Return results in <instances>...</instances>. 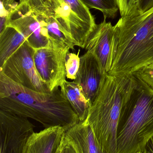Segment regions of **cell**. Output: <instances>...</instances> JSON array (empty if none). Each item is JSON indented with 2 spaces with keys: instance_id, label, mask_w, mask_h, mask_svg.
<instances>
[{
  "instance_id": "1",
  "label": "cell",
  "mask_w": 153,
  "mask_h": 153,
  "mask_svg": "<svg viewBox=\"0 0 153 153\" xmlns=\"http://www.w3.org/2000/svg\"><path fill=\"white\" fill-rule=\"evenodd\" d=\"M0 109L32 119L45 128L60 126L66 131L80 122L61 90L36 91L15 82L1 72Z\"/></svg>"
},
{
  "instance_id": "2",
  "label": "cell",
  "mask_w": 153,
  "mask_h": 153,
  "mask_svg": "<svg viewBox=\"0 0 153 153\" xmlns=\"http://www.w3.org/2000/svg\"><path fill=\"white\" fill-rule=\"evenodd\" d=\"M114 29L116 53L108 74H133L153 63V7L134 17H121Z\"/></svg>"
},
{
  "instance_id": "3",
  "label": "cell",
  "mask_w": 153,
  "mask_h": 153,
  "mask_svg": "<svg viewBox=\"0 0 153 153\" xmlns=\"http://www.w3.org/2000/svg\"><path fill=\"white\" fill-rule=\"evenodd\" d=\"M133 82V74H108L85 120L105 153H117L119 121Z\"/></svg>"
},
{
  "instance_id": "4",
  "label": "cell",
  "mask_w": 153,
  "mask_h": 153,
  "mask_svg": "<svg viewBox=\"0 0 153 153\" xmlns=\"http://www.w3.org/2000/svg\"><path fill=\"white\" fill-rule=\"evenodd\" d=\"M117 131V153L142 152L153 136V90L134 75Z\"/></svg>"
},
{
  "instance_id": "5",
  "label": "cell",
  "mask_w": 153,
  "mask_h": 153,
  "mask_svg": "<svg viewBox=\"0 0 153 153\" xmlns=\"http://www.w3.org/2000/svg\"><path fill=\"white\" fill-rule=\"evenodd\" d=\"M70 49L64 43L53 39H50L47 46L35 49L36 69L50 92L59 89L66 80V62Z\"/></svg>"
},
{
  "instance_id": "6",
  "label": "cell",
  "mask_w": 153,
  "mask_h": 153,
  "mask_svg": "<svg viewBox=\"0 0 153 153\" xmlns=\"http://www.w3.org/2000/svg\"><path fill=\"white\" fill-rule=\"evenodd\" d=\"M35 52V49L25 41L0 67V72L26 88L40 92H49L36 69Z\"/></svg>"
},
{
  "instance_id": "7",
  "label": "cell",
  "mask_w": 153,
  "mask_h": 153,
  "mask_svg": "<svg viewBox=\"0 0 153 153\" xmlns=\"http://www.w3.org/2000/svg\"><path fill=\"white\" fill-rule=\"evenodd\" d=\"M34 127L27 118L0 109L1 153H24Z\"/></svg>"
},
{
  "instance_id": "8",
  "label": "cell",
  "mask_w": 153,
  "mask_h": 153,
  "mask_svg": "<svg viewBox=\"0 0 153 153\" xmlns=\"http://www.w3.org/2000/svg\"><path fill=\"white\" fill-rule=\"evenodd\" d=\"M84 49L94 56L102 70L108 74L113 65L116 53V43L114 26L110 22H103L97 24L86 40Z\"/></svg>"
},
{
  "instance_id": "9",
  "label": "cell",
  "mask_w": 153,
  "mask_h": 153,
  "mask_svg": "<svg viewBox=\"0 0 153 153\" xmlns=\"http://www.w3.org/2000/svg\"><path fill=\"white\" fill-rule=\"evenodd\" d=\"M66 37L75 45L85 48L88 36L95 27L81 19L64 0H46Z\"/></svg>"
},
{
  "instance_id": "10",
  "label": "cell",
  "mask_w": 153,
  "mask_h": 153,
  "mask_svg": "<svg viewBox=\"0 0 153 153\" xmlns=\"http://www.w3.org/2000/svg\"><path fill=\"white\" fill-rule=\"evenodd\" d=\"M80 59V68L73 81L81 87L92 105L100 92L108 74L103 72L98 60L91 53L86 52Z\"/></svg>"
},
{
  "instance_id": "11",
  "label": "cell",
  "mask_w": 153,
  "mask_h": 153,
  "mask_svg": "<svg viewBox=\"0 0 153 153\" xmlns=\"http://www.w3.org/2000/svg\"><path fill=\"white\" fill-rule=\"evenodd\" d=\"M66 131L56 126L34 132L27 141L24 153H57L63 145Z\"/></svg>"
},
{
  "instance_id": "12",
  "label": "cell",
  "mask_w": 153,
  "mask_h": 153,
  "mask_svg": "<svg viewBox=\"0 0 153 153\" xmlns=\"http://www.w3.org/2000/svg\"><path fill=\"white\" fill-rule=\"evenodd\" d=\"M65 141L73 147L76 153H105L85 120L80 121L66 130Z\"/></svg>"
},
{
  "instance_id": "13",
  "label": "cell",
  "mask_w": 153,
  "mask_h": 153,
  "mask_svg": "<svg viewBox=\"0 0 153 153\" xmlns=\"http://www.w3.org/2000/svg\"><path fill=\"white\" fill-rule=\"evenodd\" d=\"M63 96L67 100L80 121L86 119L91 105L85 98L81 87L74 81L65 80L61 86Z\"/></svg>"
},
{
  "instance_id": "14",
  "label": "cell",
  "mask_w": 153,
  "mask_h": 153,
  "mask_svg": "<svg viewBox=\"0 0 153 153\" xmlns=\"http://www.w3.org/2000/svg\"><path fill=\"white\" fill-rule=\"evenodd\" d=\"M26 41L19 30L10 25L6 26L0 33V67Z\"/></svg>"
},
{
  "instance_id": "15",
  "label": "cell",
  "mask_w": 153,
  "mask_h": 153,
  "mask_svg": "<svg viewBox=\"0 0 153 153\" xmlns=\"http://www.w3.org/2000/svg\"><path fill=\"white\" fill-rule=\"evenodd\" d=\"M89 9L100 11L104 18L113 19L119 10L116 0H80Z\"/></svg>"
},
{
  "instance_id": "16",
  "label": "cell",
  "mask_w": 153,
  "mask_h": 153,
  "mask_svg": "<svg viewBox=\"0 0 153 153\" xmlns=\"http://www.w3.org/2000/svg\"><path fill=\"white\" fill-rule=\"evenodd\" d=\"M64 1L81 19L93 27L96 26L97 24L95 22V18L90 11V9L86 7L80 0H64Z\"/></svg>"
},
{
  "instance_id": "17",
  "label": "cell",
  "mask_w": 153,
  "mask_h": 153,
  "mask_svg": "<svg viewBox=\"0 0 153 153\" xmlns=\"http://www.w3.org/2000/svg\"><path fill=\"white\" fill-rule=\"evenodd\" d=\"M140 0H116L121 18L134 17L141 14Z\"/></svg>"
},
{
  "instance_id": "18",
  "label": "cell",
  "mask_w": 153,
  "mask_h": 153,
  "mask_svg": "<svg viewBox=\"0 0 153 153\" xmlns=\"http://www.w3.org/2000/svg\"><path fill=\"white\" fill-rule=\"evenodd\" d=\"M80 50L77 54L69 53L67 54L66 62V77L68 79L74 80L76 77L80 66L81 59L79 56Z\"/></svg>"
},
{
  "instance_id": "19",
  "label": "cell",
  "mask_w": 153,
  "mask_h": 153,
  "mask_svg": "<svg viewBox=\"0 0 153 153\" xmlns=\"http://www.w3.org/2000/svg\"><path fill=\"white\" fill-rule=\"evenodd\" d=\"M153 90V63L143 66L133 74Z\"/></svg>"
},
{
  "instance_id": "20",
  "label": "cell",
  "mask_w": 153,
  "mask_h": 153,
  "mask_svg": "<svg viewBox=\"0 0 153 153\" xmlns=\"http://www.w3.org/2000/svg\"><path fill=\"white\" fill-rule=\"evenodd\" d=\"M153 7V0H140L139 8L141 13L146 12Z\"/></svg>"
},
{
  "instance_id": "21",
  "label": "cell",
  "mask_w": 153,
  "mask_h": 153,
  "mask_svg": "<svg viewBox=\"0 0 153 153\" xmlns=\"http://www.w3.org/2000/svg\"><path fill=\"white\" fill-rule=\"evenodd\" d=\"M0 1H1V4L5 10L9 12L18 3L15 1V0H0Z\"/></svg>"
},
{
  "instance_id": "22",
  "label": "cell",
  "mask_w": 153,
  "mask_h": 153,
  "mask_svg": "<svg viewBox=\"0 0 153 153\" xmlns=\"http://www.w3.org/2000/svg\"><path fill=\"white\" fill-rule=\"evenodd\" d=\"M142 153H153V136L150 138L144 146Z\"/></svg>"
},
{
  "instance_id": "23",
  "label": "cell",
  "mask_w": 153,
  "mask_h": 153,
  "mask_svg": "<svg viewBox=\"0 0 153 153\" xmlns=\"http://www.w3.org/2000/svg\"><path fill=\"white\" fill-rule=\"evenodd\" d=\"M61 153H76L73 147L64 141Z\"/></svg>"
},
{
  "instance_id": "24",
  "label": "cell",
  "mask_w": 153,
  "mask_h": 153,
  "mask_svg": "<svg viewBox=\"0 0 153 153\" xmlns=\"http://www.w3.org/2000/svg\"><path fill=\"white\" fill-rule=\"evenodd\" d=\"M62 149H61V150H60V151H59V152H57V153H61V150H62Z\"/></svg>"
},
{
  "instance_id": "25",
  "label": "cell",
  "mask_w": 153,
  "mask_h": 153,
  "mask_svg": "<svg viewBox=\"0 0 153 153\" xmlns=\"http://www.w3.org/2000/svg\"><path fill=\"white\" fill-rule=\"evenodd\" d=\"M136 153H142V152H137Z\"/></svg>"
}]
</instances>
